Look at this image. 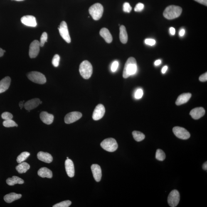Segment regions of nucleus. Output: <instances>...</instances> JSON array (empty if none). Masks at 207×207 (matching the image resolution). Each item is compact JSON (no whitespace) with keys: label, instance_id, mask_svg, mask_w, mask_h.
Segmentation results:
<instances>
[{"label":"nucleus","instance_id":"7c9ffc66","mask_svg":"<svg viewBox=\"0 0 207 207\" xmlns=\"http://www.w3.org/2000/svg\"><path fill=\"white\" fill-rule=\"evenodd\" d=\"M3 125L6 127H13L15 126L17 127L18 126L17 124L12 119L5 120L3 122Z\"/></svg>","mask_w":207,"mask_h":207},{"label":"nucleus","instance_id":"f704fd0d","mask_svg":"<svg viewBox=\"0 0 207 207\" xmlns=\"http://www.w3.org/2000/svg\"><path fill=\"white\" fill-rule=\"evenodd\" d=\"M2 118L5 120H9L13 118V115L11 113L4 112L1 115Z\"/></svg>","mask_w":207,"mask_h":207},{"label":"nucleus","instance_id":"4c0bfd02","mask_svg":"<svg viewBox=\"0 0 207 207\" xmlns=\"http://www.w3.org/2000/svg\"><path fill=\"white\" fill-rule=\"evenodd\" d=\"M144 5L141 3H138L135 7L134 11L137 12H141L144 9Z\"/></svg>","mask_w":207,"mask_h":207},{"label":"nucleus","instance_id":"cd10ccee","mask_svg":"<svg viewBox=\"0 0 207 207\" xmlns=\"http://www.w3.org/2000/svg\"><path fill=\"white\" fill-rule=\"evenodd\" d=\"M132 135L134 139L137 142H140L144 140L145 138V135L139 131H133L132 132Z\"/></svg>","mask_w":207,"mask_h":207},{"label":"nucleus","instance_id":"37998d69","mask_svg":"<svg viewBox=\"0 0 207 207\" xmlns=\"http://www.w3.org/2000/svg\"><path fill=\"white\" fill-rule=\"evenodd\" d=\"M170 33L171 35H173L175 34V28L172 27L170 28Z\"/></svg>","mask_w":207,"mask_h":207},{"label":"nucleus","instance_id":"e433bc0d","mask_svg":"<svg viewBox=\"0 0 207 207\" xmlns=\"http://www.w3.org/2000/svg\"><path fill=\"white\" fill-rule=\"evenodd\" d=\"M143 95V91L142 89H139L136 91L135 94V97L137 99L142 98Z\"/></svg>","mask_w":207,"mask_h":207},{"label":"nucleus","instance_id":"f257e3e1","mask_svg":"<svg viewBox=\"0 0 207 207\" xmlns=\"http://www.w3.org/2000/svg\"><path fill=\"white\" fill-rule=\"evenodd\" d=\"M137 71V63L136 59L131 57L128 59L124 69L123 77L127 78L131 76L134 75Z\"/></svg>","mask_w":207,"mask_h":207},{"label":"nucleus","instance_id":"2f4dec72","mask_svg":"<svg viewBox=\"0 0 207 207\" xmlns=\"http://www.w3.org/2000/svg\"><path fill=\"white\" fill-rule=\"evenodd\" d=\"M71 204V202L69 200L61 202L54 205L53 207H68Z\"/></svg>","mask_w":207,"mask_h":207},{"label":"nucleus","instance_id":"473e14b6","mask_svg":"<svg viewBox=\"0 0 207 207\" xmlns=\"http://www.w3.org/2000/svg\"><path fill=\"white\" fill-rule=\"evenodd\" d=\"M48 35L46 32H44L42 33L40 38V46L41 47H43L45 42L47 41Z\"/></svg>","mask_w":207,"mask_h":207},{"label":"nucleus","instance_id":"9b49d317","mask_svg":"<svg viewBox=\"0 0 207 207\" xmlns=\"http://www.w3.org/2000/svg\"><path fill=\"white\" fill-rule=\"evenodd\" d=\"M82 116L81 113L79 112H73L69 113L65 117V123L70 124L80 119Z\"/></svg>","mask_w":207,"mask_h":207},{"label":"nucleus","instance_id":"3c124183","mask_svg":"<svg viewBox=\"0 0 207 207\" xmlns=\"http://www.w3.org/2000/svg\"><path fill=\"white\" fill-rule=\"evenodd\" d=\"M15 1H23V0H15Z\"/></svg>","mask_w":207,"mask_h":207},{"label":"nucleus","instance_id":"dca6fc26","mask_svg":"<svg viewBox=\"0 0 207 207\" xmlns=\"http://www.w3.org/2000/svg\"><path fill=\"white\" fill-rule=\"evenodd\" d=\"M91 169L94 178L96 181H100L102 177V171L100 166L97 164H93L91 166Z\"/></svg>","mask_w":207,"mask_h":207},{"label":"nucleus","instance_id":"a18cd8bd","mask_svg":"<svg viewBox=\"0 0 207 207\" xmlns=\"http://www.w3.org/2000/svg\"><path fill=\"white\" fill-rule=\"evenodd\" d=\"M168 69V67L165 66L163 67L162 70H161V72H162V73L164 74L166 73V71H167Z\"/></svg>","mask_w":207,"mask_h":207},{"label":"nucleus","instance_id":"b1692460","mask_svg":"<svg viewBox=\"0 0 207 207\" xmlns=\"http://www.w3.org/2000/svg\"><path fill=\"white\" fill-rule=\"evenodd\" d=\"M21 194H17L14 193H10L9 194L5 195L4 197V200L6 203H11L12 202L19 199L21 198Z\"/></svg>","mask_w":207,"mask_h":207},{"label":"nucleus","instance_id":"a19ab883","mask_svg":"<svg viewBox=\"0 0 207 207\" xmlns=\"http://www.w3.org/2000/svg\"><path fill=\"white\" fill-rule=\"evenodd\" d=\"M199 80L201 82H205L207 81V72L201 75L200 77Z\"/></svg>","mask_w":207,"mask_h":207},{"label":"nucleus","instance_id":"6ab92c4d","mask_svg":"<svg viewBox=\"0 0 207 207\" xmlns=\"http://www.w3.org/2000/svg\"><path fill=\"white\" fill-rule=\"evenodd\" d=\"M11 79L9 76H7L0 81V93L6 91L9 89L11 84Z\"/></svg>","mask_w":207,"mask_h":207},{"label":"nucleus","instance_id":"de8ad7c7","mask_svg":"<svg viewBox=\"0 0 207 207\" xmlns=\"http://www.w3.org/2000/svg\"><path fill=\"white\" fill-rule=\"evenodd\" d=\"M203 168L205 170H207V162L206 161L204 164H203Z\"/></svg>","mask_w":207,"mask_h":207},{"label":"nucleus","instance_id":"58836bf2","mask_svg":"<svg viewBox=\"0 0 207 207\" xmlns=\"http://www.w3.org/2000/svg\"><path fill=\"white\" fill-rule=\"evenodd\" d=\"M145 43L147 45H150V46H153L155 45L156 43L155 40L154 39H150V38H147L145 40Z\"/></svg>","mask_w":207,"mask_h":207},{"label":"nucleus","instance_id":"c756f323","mask_svg":"<svg viewBox=\"0 0 207 207\" xmlns=\"http://www.w3.org/2000/svg\"><path fill=\"white\" fill-rule=\"evenodd\" d=\"M155 158L158 160L163 161L165 159L166 155L165 152L161 149H158L156 151Z\"/></svg>","mask_w":207,"mask_h":207},{"label":"nucleus","instance_id":"1a4fd4ad","mask_svg":"<svg viewBox=\"0 0 207 207\" xmlns=\"http://www.w3.org/2000/svg\"><path fill=\"white\" fill-rule=\"evenodd\" d=\"M173 133L176 137L183 140H187L190 137V134L188 131L184 128L175 127L173 129Z\"/></svg>","mask_w":207,"mask_h":207},{"label":"nucleus","instance_id":"72a5a7b5","mask_svg":"<svg viewBox=\"0 0 207 207\" xmlns=\"http://www.w3.org/2000/svg\"><path fill=\"white\" fill-rule=\"evenodd\" d=\"M60 57L58 54H56L53 57L52 61V64L55 67H58L59 65Z\"/></svg>","mask_w":207,"mask_h":207},{"label":"nucleus","instance_id":"412c9836","mask_svg":"<svg viewBox=\"0 0 207 207\" xmlns=\"http://www.w3.org/2000/svg\"><path fill=\"white\" fill-rule=\"evenodd\" d=\"M191 97V94L190 93H183L178 97L176 101V105L180 106L186 103Z\"/></svg>","mask_w":207,"mask_h":207},{"label":"nucleus","instance_id":"09e8293b","mask_svg":"<svg viewBox=\"0 0 207 207\" xmlns=\"http://www.w3.org/2000/svg\"><path fill=\"white\" fill-rule=\"evenodd\" d=\"M5 52H6L5 50H3L2 49L0 48V57H2Z\"/></svg>","mask_w":207,"mask_h":207},{"label":"nucleus","instance_id":"8fccbe9b","mask_svg":"<svg viewBox=\"0 0 207 207\" xmlns=\"http://www.w3.org/2000/svg\"><path fill=\"white\" fill-rule=\"evenodd\" d=\"M161 63V61L160 60H156L155 62V65L156 66H158Z\"/></svg>","mask_w":207,"mask_h":207},{"label":"nucleus","instance_id":"f03ea898","mask_svg":"<svg viewBox=\"0 0 207 207\" xmlns=\"http://www.w3.org/2000/svg\"><path fill=\"white\" fill-rule=\"evenodd\" d=\"M182 12L179 6L171 5L167 7L163 13L164 17L168 20H172L179 17Z\"/></svg>","mask_w":207,"mask_h":207},{"label":"nucleus","instance_id":"5701e85b","mask_svg":"<svg viewBox=\"0 0 207 207\" xmlns=\"http://www.w3.org/2000/svg\"><path fill=\"white\" fill-rule=\"evenodd\" d=\"M38 176L42 178H51L53 176L52 171L48 168L43 167L40 168L38 171Z\"/></svg>","mask_w":207,"mask_h":207},{"label":"nucleus","instance_id":"a211bd4d","mask_svg":"<svg viewBox=\"0 0 207 207\" xmlns=\"http://www.w3.org/2000/svg\"><path fill=\"white\" fill-rule=\"evenodd\" d=\"M40 118L42 122L47 125H50L53 123L54 116L47 112H42L40 114Z\"/></svg>","mask_w":207,"mask_h":207},{"label":"nucleus","instance_id":"aec40b11","mask_svg":"<svg viewBox=\"0 0 207 207\" xmlns=\"http://www.w3.org/2000/svg\"><path fill=\"white\" fill-rule=\"evenodd\" d=\"M37 158L40 160L48 164L51 163L53 161V157L51 154L43 151H40L38 153Z\"/></svg>","mask_w":207,"mask_h":207},{"label":"nucleus","instance_id":"4468645a","mask_svg":"<svg viewBox=\"0 0 207 207\" xmlns=\"http://www.w3.org/2000/svg\"><path fill=\"white\" fill-rule=\"evenodd\" d=\"M205 113V109L202 107H196L193 109L190 112V115L195 120L201 118L204 116Z\"/></svg>","mask_w":207,"mask_h":207},{"label":"nucleus","instance_id":"c85d7f7f","mask_svg":"<svg viewBox=\"0 0 207 207\" xmlns=\"http://www.w3.org/2000/svg\"><path fill=\"white\" fill-rule=\"evenodd\" d=\"M30 155V154L29 152L24 151V152L22 153L19 155L18 156L17 159V161L19 164L23 162V161L26 160Z\"/></svg>","mask_w":207,"mask_h":207},{"label":"nucleus","instance_id":"c9c22d12","mask_svg":"<svg viewBox=\"0 0 207 207\" xmlns=\"http://www.w3.org/2000/svg\"><path fill=\"white\" fill-rule=\"evenodd\" d=\"M132 7L128 2H125L123 5V11L124 12L129 13L132 11Z\"/></svg>","mask_w":207,"mask_h":207},{"label":"nucleus","instance_id":"4be33fe9","mask_svg":"<svg viewBox=\"0 0 207 207\" xmlns=\"http://www.w3.org/2000/svg\"><path fill=\"white\" fill-rule=\"evenodd\" d=\"M100 35L107 43H111L112 41V37L109 30L106 28H103L101 30Z\"/></svg>","mask_w":207,"mask_h":207},{"label":"nucleus","instance_id":"79ce46f5","mask_svg":"<svg viewBox=\"0 0 207 207\" xmlns=\"http://www.w3.org/2000/svg\"><path fill=\"white\" fill-rule=\"evenodd\" d=\"M194 1L200 4L207 6V0H194Z\"/></svg>","mask_w":207,"mask_h":207},{"label":"nucleus","instance_id":"ddd939ff","mask_svg":"<svg viewBox=\"0 0 207 207\" xmlns=\"http://www.w3.org/2000/svg\"><path fill=\"white\" fill-rule=\"evenodd\" d=\"M21 21L23 24L26 26L35 27L37 23L36 18L32 16H26L22 17L21 18Z\"/></svg>","mask_w":207,"mask_h":207},{"label":"nucleus","instance_id":"bb28decb","mask_svg":"<svg viewBox=\"0 0 207 207\" xmlns=\"http://www.w3.org/2000/svg\"><path fill=\"white\" fill-rule=\"evenodd\" d=\"M30 166L26 162H22L16 167V169L18 173L20 174L25 173L30 169Z\"/></svg>","mask_w":207,"mask_h":207},{"label":"nucleus","instance_id":"a878e982","mask_svg":"<svg viewBox=\"0 0 207 207\" xmlns=\"http://www.w3.org/2000/svg\"><path fill=\"white\" fill-rule=\"evenodd\" d=\"M119 37L121 42L125 44L128 41V35L125 27L121 26L120 27V34Z\"/></svg>","mask_w":207,"mask_h":207},{"label":"nucleus","instance_id":"f3484780","mask_svg":"<svg viewBox=\"0 0 207 207\" xmlns=\"http://www.w3.org/2000/svg\"><path fill=\"white\" fill-rule=\"evenodd\" d=\"M66 171L67 175L70 178L73 177L75 175V168L73 161L67 159L65 162Z\"/></svg>","mask_w":207,"mask_h":207},{"label":"nucleus","instance_id":"6e6552de","mask_svg":"<svg viewBox=\"0 0 207 207\" xmlns=\"http://www.w3.org/2000/svg\"><path fill=\"white\" fill-rule=\"evenodd\" d=\"M59 30L61 36L67 43H70L71 40L70 34H69L68 26L65 21H62L60 23Z\"/></svg>","mask_w":207,"mask_h":207},{"label":"nucleus","instance_id":"7ed1b4c3","mask_svg":"<svg viewBox=\"0 0 207 207\" xmlns=\"http://www.w3.org/2000/svg\"><path fill=\"white\" fill-rule=\"evenodd\" d=\"M79 71L82 78L89 79L91 76L93 71L92 65L88 61H84L81 63Z\"/></svg>","mask_w":207,"mask_h":207},{"label":"nucleus","instance_id":"39448f33","mask_svg":"<svg viewBox=\"0 0 207 207\" xmlns=\"http://www.w3.org/2000/svg\"><path fill=\"white\" fill-rule=\"evenodd\" d=\"M101 146L105 150L109 152H114L118 148L117 143L115 139L110 138L106 139L101 143Z\"/></svg>","mask_w":207,"mask_h":207},{"label":"nucleus","instance_id":"c03bdc74","mask_svg":"<svg viewBox=\"0 0 207 207\" xmlns=\"http://www.w3.org/2000/svg\"><path fill=\"white\" fill-rule=\"evenodd\" d=\"M185 30L184 29H182L180 30L179 35L181 37H182L185 35Z\"/></svg>","mask_w":207,"mask_h":207},{"label":"nucleus","instance_id":"0eeeda50","mask_svg":"<svg viewBox=\"0 0 207 207\" xmlns=\"http://www.w3.org/2000/svg\"><path fill=\"white\" fill-rule=\"evenodd\" d=\"M180 200V195L178 190H174L170 193L168 198V203L171 207L177 206Z\"/></svg>","mask_w":207,"mask_h":207},{"label":"nucleus","instance_id":"423d86ee","mask_svg":"<svg viewBox=\"0 0 207 207\" xmlns=\"http://www.w3.org/2000/svg\"><path fill=\"white\" fill-rule=\"evenodd\" d=\"M27 77L29 80L37 84L43 85L47 81L45 76L39 72H30L27 74Z\"/></svg>","mask_w":207,"mask_h":207},{"label":"nucleus","instance_id":"20e7f679","mask_svg":"<svg viewBox=\"0 0 207 207\" xmlns=\"http://www.w3.org/2000/svg\"><path fill=\"white\" fill-rule=\"evenodd\" d=\"M89 12L93 19L97 21L101 18L103 14V7L99 3H96L90 7Z\"/></svg>","mask_w":207,"mask_h":207},{"label":"nucleus","instance_id":"9d476101","mask_svg":"<svg viewBox=\"0 0 207 207\" xmlns=\"http://www.w3.org/2000/svg\"><path fill=\"white\" fill-rule=\"evenodd\" d=\"M40 42L38 40H35L30 44L29 55L30 58H36L38 56L40 51Z\"/></svg>","mask_w":207,"mask_h":207},{"label":"nucleus","instance_id":"603ef678","mask_svg":"<svg viewBox=\"0 0 207 207\" xmlns=\"http://www.w3.org/2000/svg\"><path fill=\"white\" fill-rule=\"evenodd\" d=\"M42 101H40V104H42Z\"/></svg>","mask_w":207,"mask_h":207},{"label":"nucleus","instance_id":"49530a36","mask_svg":"<svg viewBox=\"0 0 207 207\" xmlns=\"http://www.w3.org/2000/svg\"><path fill=\"white\" fill-rule=\"evenodd\" d=\"M24 101H21L19 102V106L21 109L23 108L24 107Z\"/></svg>","mask_w":207,"mask_h":207},{"label":"nucleus","instance_id":"864d4df0","mask_svg":"<svg viewBox=\"0 0 207 207\" xmlns=\"http://www.w3.org/2000/svg\"><path fill=\"white\" fill-rule=\"evenodd\" d=\"M67 159H69L68 157H67Z\"/></svg>","mask_w":207,"mask_h":207},{"label":"nucleus","instance_id":"ea45409f","mask_svg":"<svg viewBox=\"0 0 207 207\" xmlns=\"http://www.w3.org/2000/svg\"><path fill=\"white\" fill-rule=\"evenodd\" d=\"M119 65V62L116 61H114L112 63L111 68L112 72H114L116 71Z\"/></svg>","mask_w":207,"mask_h":207},{"label":"nucleus","instance_id":"2eb2a0df","mask_svg":"<svg viewBox=\"0 0 207 207\" xmlns=\"http://www.w3.org/2000/svg\"><path fill=\"white\" fill-rule=\"evenodd\" d=\"M40 99L34 98L27 101L24 104V107L26 110L28 111L37 107L40 104Z\"/></svg>","mask_w":207,"mask_h":207},{"label":"nucleus","instance_id":"393cba45","mask_svg":"<svg viewBox=\"0 0 207 207\" xmlns=\"http://www.w3.org/2000/svg\"><path fill=\"white\" fill-rule=\"evenodd\" d=\"M6 183L10 186H13L16 184H22L24 181L21 178L17 176H13L12 178H8L6 180Z\"/></svg>","mask_w":207,"mask_h":207},{"label":"nucleus","instance_id":"f8f14e48","mask_svg":"<svg viewBox=\"0 0 207 207\" xmlns=\"http://www.w3.org/2000/svg\"><path fill=\"white\" fill-rule=\"evenodd\" d=\"M105 113V109L102 104H99L96 107L92 114V119L95 121L100 120L104 116Z\"/></svg>","mask_w":207,"mask_h":207}]
</instances>
